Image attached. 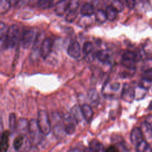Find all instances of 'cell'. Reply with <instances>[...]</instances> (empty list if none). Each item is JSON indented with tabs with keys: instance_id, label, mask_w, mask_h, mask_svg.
I'll return each instance as SVG.
<instances>
[{
	"instance_id": "obj_8",
	"label": "cell",
	"mask_w": 152,
	"mask_h": 152,
	"mask_svg": "<svg viewBox=\"0 0 152 152\" xmlns=\"http://www.w3.org/2000/svg\"><path fill=\"white\" fill-rule=\"evenodd\" d=\"M143 133L141 128L135 127L134 128L130 134V140L132 144L135 147L139 144L143 140Z\"/></svg>"
},
{
	"instance_id": "obj_38",
	"label": "cell",
	"mask_w": 152,
	"mask_h": 152,
	"mask_svg": "<svg viewBox=\"0 0 152 152\" xmlns=\"http://www.w3.org/2000/svg\"><path fill=\"white\" fill-rule=\"evenodd\" d=\"M11 5H17L20 1H21V0H11Z\"/></svg>"
},
{
	"instance_id": "obj_40",
	"label": "cell",
	"mask_w": 152,
	"mask_h": 152,
	"mask_svg": "<svg viewBox=\"0 0 152 152\" xmlns=\"http://www.w3.org/2000/svg\"><path fill=\"white\" fill-rule=\"evenodd\" d=\"M59 1H66V0H59Z\"/></svg>"
},
{
	"instance_id": "obj_30",
	"label": "cell",
	"mask_w": 152,
	"mask_h": 152,
	"mask_svg": "<svg viewBox=\"0 0 152 152\" xmlns=\"http://www.w3.org/2000/svg\"><path fill=\"white\" fill-rule=\"evenodd\" d=\"M81 0H71L68 2V11H75L79 7Z\"/></svg>"
},
{
	"instance_id": "obj_18",
	"label": "cell",
	"mask_w": 152,
	"mask_h": 152,
	"mask_svg": "<svg viewBox=\"0 0 152 152\" xmlns=\"http://www.w3.org/2000/svg\"><path fill=\"white\" fill-rule=\"evenodd\" d=\"M106 14L107 16V18L109 21H113L116 19L118 15V13L119 12L116 8H115L112 5H108L106 7L105 10Z\"/></svg>"
},
{
	"instance_id": "obj_4",
	"label": "cell",
	"mask_w": 152,
	"mask_h": 152,
	"mask_svg": "<svg viewBox=\"0 0 152 152\" xmlns=\"http://www.w3.org/2000/svg\"><path fill=\"white\" fill-rule=\"evenodd\" d=\"M137 59V56L135 53L129 50H126L122 54L121 64L124 67L132 70L135 69Z\"/></svg>"
},
{
	"instance_id": "obj_33",
	"label": "cell",
	"mask_w": 152,
	"mask_h": 152,
	"mask_svg": "<svg viewBox=\"0 0 152 152\" xmlns=\"http://www.w3.org/2000/svg\"><path fill=\"white\" fill-rule=\"evenodd\" d=\"M150 82H151V81L148 80L143 78V80L141 81L140 86H141V87H143V88H144L147 90L151 86V83Z\"/></svg>"
},
{
	"instance_id": "obj_13",
	"label": "cell",
	"mask_w": 152,
	"mask_h": 152,
	"mask_svg": "<svg viewBox=\"0 0 152 152\" xmlns=\"http://www.w3.org/2000/svg\"><path fill=\"white\" fill-rule=\"evenodd\" d=\"M71 113L78 123L81 122L83 119H84L81 107L78 104H75L71 107Z\"/></svg>"
},
{
	"instance_id": "obj_39",
	"label": "cell",
	"mask_w": 152,
	"mask_h": 152,
	"mask_svg": "<svg viewBox=\"0 0 152 152\" xmlns=\"http://www.w3.org/2000/svg\"><path fill=\"white\" fill-rule=\"evenodd\" d=\"M148 109L150 110H152V100L150 102V103L148 106Z\"/></svg>"
},
{
	"instance_id": "obj_25",
	"label": "cell",
	"mask_w": 152,
	"mask_h": 152,
	"mask_svg": "<svg viewBox=\"0 0 152 152\" xmlns=\"http://www.w3.org/2000/svg\"><path fill=\"white\" fill-rule=\"evenodd\" d=\"M24 142V136L20 134L17 136L13 141V147L15 150H19L22 147Z\"/></svg>"
},
{
	"instance_id": "obj_21",
	"label": "cell",
	"mask_w": 152,
	"mask_h": 152,
	"mask_svg": "<svg viewBox=\"0 0 152 152\" xmlns=\"http://www.w3.org/2000/svg\"><path fill=\"white\" fill-rule=\"evenodd\" d=\"M65 1H60L56 5L55 11L58 15H63V14L68 9V3L65 2Z\"/></svg>"
},
{
	"instance_id": "obj_6",
	"label": "cell",
	"mask_w": 152,
	"mask_h": 152,
	"mask_svg": "<svg viewBox=\"0 0 152 152\" xmlns=\"http://www.w3.org/2000/svg\"><path fill=\"white\" fill-rule=\"evenodd\" d=\"M53 47V40L50 38L45 39L40 46L39 53L41 57L45 59L50 54Z\"/></svg>"
},
{
	"instance_id": "obj_3",
	"label": "cell",
	"mask_w": 152,
	"mask_h": 152,
	"mask_svg": "<svg viewBox=\"0 0 152 152\" xmlns=\"http://www.w3.org/2000/svg\"><path fill=\"white\" fill-rule=\"evenodd\" d=\"M37 125L44 135H48L50 132V122L48 115L45 110H39L37 114Z\"/></svg>"
},
{
	"instance_id": "obj_32",
	"label": "cell",
	"mask_w": 152,
	"mask_h": 152,
	"mask_svg": "<svg viewBox=\"0 0 152 152\" xmlns=\"http://www.w3.org/2000/svg\"><path fill=\"white\" fill-rule=\"evenodd\" d=\"M37 5L42 8H46L52 7V0H38Z\"/></svg>"
},
{
	"instance_id": "obj_37",
	"label": "cell",
	"mask_w": 152,
	"mask_h": 152,
	"mask_svg": "<svg viewBox=\"0 0 152 152\" xmlns=\"http://www.w3.org/2000/svg\"><path fill=\"white\" fill-rule=\"evenodd\" d=\"M119 88V84L118 83H115L110 86V88L113 90L117 91Z\"/></svg>"
},
{
	"instance_id": "obj_26",
	"label": "cell",
	"mask_w": 152,
	"mask_h": 152,
	"mask_svg": "<svg viewBox=\"0 0 152 152\" xmlns=\"http://www.w3.org/2000/svg\"><path fill=\"white\" fill-rule=\"evenodd\" d=\"M93 49H94L93 44L90 42H85L83 46V52L86 55L91 54Z\"/></svg>"
},
{
	"instance_id": "obj_27",
	"label": "cell",
	"mask_w": 152,
	"mask_h": 152,
	"mask_svg": "<svg viewBox=\"0 0 152 152\" xmlns=\"http://www.w3.org/2000/svg\"><path fill=\"white\" fill-rule=\"evenodd\" d=\"M17 126L16 116L15 113H11L9 116V128L11 131H14Z\"/></svg>"
},
{
	"instance_id": "obj_7",
	"label": "cell",
	"mask_w": 152,
	"mask_h": 152,
	"mask_svg": "<svg viewBox=\"0 0 152 152\" xmlns=\"http://www.w3.org/2000/svg\"><path fill=\"white\" fill-rule=\"evenodd\" d=\"M34 37V31L33 29H26L23 30L21 37V42L23 48L27 49L30 48L31 43L33 42Z\"/></svg>"
},
{
	"instance_id": "obj_14",
	"label": "cell",
	"mask_w": 152,
	"mask_h": 152,
	"mask_svg": "<svg viewBox=\"0 0 152 152\" xmlns=\"http://www.w3.org/2000/svg\"><path fill=\"white\" fill-rule=\"evenodd\" d=\"M95 57L102 63H109L110 61L109 53L105 50H99L95 52Z\"/></svg>"
},
{
	"instance_id": "obj_2",
	"label": "cell",
	"mask_w": 152,
	"mask_h": 152,
	"mask_svg": "<svg viewBox=\"0 0 152 152\" xmlns=\"http://www.w3.org/2000/svg\"><path fill=\"white\" fill-rule=\"evenodd\" d=\"M28 134L31 142L34 145L39 144L42 140V135L43 134L37 125V120L32 119L29 121Z\"/></svg>"
},
{
	"instance_id": "obj_10",
	"label": "cell",
	"mask_w": 152,
	"mask_h": 152,
	"mask_svg": "<svg viewBox=\"0 0 152 152\" xmlns=\"http://www.w3.org/2000/svg\"><path fill=\"white\" fill-rule=\"evenodd\" d=\"M122 97L125 100L129 101L135 99V89L128 86L125 84L122 90Z\"/></svg>"
},
{
	"instance_id": "obj_23",
	"label": "cell",
	"mask_w": 152,
	"mask_h": 152,
	"mask_svg": "<svg viewBox=\"0 0 152 152\" xmlns=\"http://www.w3.org/2000/svg\"><path fill=\"white\" fill-rule=\"evenodd\" d=\"M136 150L140 152H142V151L151 152L152 151V148L145 140H142L139 144H138L136 146Z\"/></svg>"
},
{
	"instance_id": "obj_20",
	"label": "cell",
	"mask_w": 152,
	"mask_h": 152,
	"mask_svg": "<svg viewBox=\"0 0 152 152\" xmlns=\"http://www.w3.org/2000/svg\"><path fill=\"white\" fill-rule=\"evenodd\" d=\"M141 128L142 129L143 135L147 140H150L152 138V128L148 123L144 122L142 124Z\"/></svg>"
},
{
	"instance_id": "obj_31",
	"label": "cell",
	"mask_w": 152,
	"mask_h": 152,
	"mask_svg": "<svg viewBox=\"0 0 152 152\" xmlns=\"http://www.w3.org/2000/svg\"><path fill=\"white\" fill-rule=\"evenodd\" d=\"M142 69L144 72L152 69V59H147L143 62Z\"/></svg>"
},
{
	"instance_id": "obj_5",
	"label": "cell",
	"mask_w": 152,
	"mask_h": 152,
	"mask_svg": "<svg viewBox=\"0 0 152 152\" xmlns=\"http://www.w3.org/2000/svg\"><path fill=\"white\" fill-rule=\"evenodd\" d=\"M64 129L66 134H73L76 129V124L78 123L72 114L66 113L63 117Z\"/></svg>"
},
{
	"instance_id": "obj_11",
	"label": "cell",
	"mask_w": 152,
	"mask_h": 152,
	"mask_svg": "<svg viewBox=\"0 0 152 152\" xmlns=\"http://www.w3.org/2000/svg\"><path fill=\"white\" fill-rule=\"evenodd\" d=\"M9 136H10V131L8 130L4 131L1 134V142H0V150L2 152L7 151L8 148Z\"/></svg>"
},
{
	"instance_id": "obj_36",
	"label": "cell",
	"mask_w": 152,
	"mask_h": 152,
	"mask_svg": "<svg viewBox=\"0 0 152 152\" xmlns=\"http://www.w3.org/2000/svg\"><path fill=\"white\" fill-rule=\"evenodd\" d=\"M106 151H108V152H115V151H119V149L117 148V147H116L115 145H111L109 147H108L107 148L105 149Z\"/></svg>"
},
{
	"instance_id": "obj_12",
	"label": "cell",
	"mask_w": 152,
	"mask_h": 152,
	"mask_svg": "<svg viewBox=\"0 0 152 152\" xmlns=\"http://www.w3.org/2000/svg\"><path fill=\"white\" fill-rule=\"evenodd\" d=\"M81 110L83 112V115L84 116V119L87 122H91L93 116V111L90 106L87 104H84L81 106Z\"/></svg>"
},
{
	"instance_id": "obj_24",
	"label": "cell",
	"mask_w": 152,
	"mask_h": 152,
	"mask_svg": "<svg viewBox=\"0 0 152 152\" xmlns=\"http://www.w3.org/2000/svg\"><path fill=\"white\" fill-rule=\"evenodd\" d=\"M11 5V0H0V13L4 14L6 13Z\"/></svg>"
},
{
	"instance_id": "obj_17",
	"label": "cell",
	"mask_w": 152,
	"mask_h": 152,
	"mask_svg": "<svg viewBox=\"0 0 152 152\" xmlns=\"http://www.w3.org/2000/svg\"><path fill=\"white\" fill-rule=\"evenodd\" d=\"M28 126L29 122L27 121V120L21 118L18 121L16 128L18 132H21L22 134H26L27 132H28Z\"/></svg>"
},
{
	"instance_id": "obj_15",
	"label": "cell",
	"mask_w": 152,
	"mask_h": 152,
	"mask_svg": "<svg viewBox=\"0 0 152 152\" xmlns=\"http://www.w3.org/2000/svg\"><path fill=\"white\" fill-rule=\"evenodd\" d=\"M95 13L94 6L90 3H85L81 8V14L83 16L90 17Z\"/></svg>"
},
{
	"instance_id": "obj_29",
	"label": "cell",
	"mask_w": 152,
	"mask_h": 152,
	"mask_svg": "<svg viewBox=\"0 0 152 152\" xmlns=\"http://www.w3.org/2000/svg\"><path fill=\"white\" fill-rule=\"evenodd\" d=\"M77 16V11H68V14L66 15L65 20L69 23L73 22Z\"/></svg>"
},
{
	"instance_id": "obj_16",
	"label": "cell",
	"mask_w": 152,
	"mask_h": 152,
	"mask_svg": "<svg viewBox=\"0 0 152 152\" xmlns=\"http://www.w3.org/2000/svg\"><path fill=\"white\" fill-rule=\"evenodd\" d=\"M87 97L91 102V104L93 105H96L99 103L100 101V97L97 91L94 88H91L88 91L87 93Z\"/></svg>"
},
{
	"instance_id": "obj_28",
	"label": "cell",
	"mask_w": 152,
	"mask_h": 152,
	"mask_svg": "<svg viewBox=\"0 0 152 152\" xmlns=\"http://www.w3.org/2000/svg\"><path fill=\"white\" fill-rule=\"evenodd\" d=\"M118 12H121L124 8V3L121 0H113L111 4Z\"/></svg>"
},
{
	"instance_id": "obj_22",
	"label": "cell",
	"mask_w": 152,
	"mask_h": 152,
	"mask_svg": "<svg viewBox=\"0 0 152 152\" xmlns=\"http://www.w3.org/2000/svg\"><path fill=\"white\" fill-rule=\"evenodd\" d=\"M94 14L96 21L99 23H103L107 20L106 12L104 10H97Z\"/></svg>"
},
{
	"instance_id": "obj_9",
	"label": "cell",
	"mask_w": 152,
	"mask_h": 152,
	"mask_svg": "<svg viewBox=\"0 0 152 152\" xmlns=\"http://www.w3.org/2000/svg\"><path fill=\"white\" fill-rule=\"evenodd\" d=\"M67 53L73 58H78L81 55V48L79 43L77 41L71 42L68 47Z\"/></svg>"
},
{
	"instance_id": "obj_19",
	"label": "cell",
	"mask_w": 152,
	"mask_h": 152,
	"mask_svg": "<svg viewBox=\"0 0 152 152\" xmlns=\"http://www.w3.org/2000/svg\"><path fill=\"white\" fill-rule=\"evenodd\" d=\"M89 148L92 151H103L105 150L102 143L96 139H93L90 142Z\"/></svg>"
},
{
	"instance_id": "obj_35",
	"label": "cell",
	"mask_w": 152,
	"mask_h": 152,
	"mask_svg": "<svg viewBox=\"0 0 152 152\" xmlns=\"http://www.w3.org/2000/svg\"><path fill=\"white\" fill-rule=\"evenodd\" d=\"M143 78L152 81V69L144 71L143 73Z\"/></svg>"
},
{
	"instance_id": "obj_34",
	"label": "cell",
	"mask_w": 152,
	"mask_h": 152,
	"mask_svg": "<svg viewBox=\"0 0 152 152\" xmlns=\"http://www.w3.org/2000/svg\"><path fill=\"white\" fill-rule=\"evenodd\" d=\"M126 7L129 9H133L136 4V0H125Z\"/></svg>"
},
{
	"instance_id": "obj_1",
	"label": "cell",
	"mask_w": 152,
	"mask_h": 152,
	"mask_svg": "<svg viewBox=\"0 0 152 152\" xmlns=\"http://www.w3.org/2000/svg\"><path fill=\"white\" fill-rule=\"evenodd\" d=\"M20 36V29L17 25H11L8 27L6 37L1 40V47L2 50L13 48L18 40Z\"/></svg>"
}]
</instances>
